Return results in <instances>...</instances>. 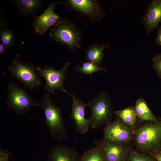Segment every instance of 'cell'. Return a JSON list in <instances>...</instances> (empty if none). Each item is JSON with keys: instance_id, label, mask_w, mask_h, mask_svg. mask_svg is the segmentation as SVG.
Here are the masks:
<instances>
[{"instance_id": "6da1fadb", "label": "cell", "mask_w": 161, "mask_h": 161, "mask_svg": "<svg viewBox=\"0 0 161 161\" xmlns=\"http://www.w3.org/2000/svg\"><path fill=\"white\" fill-rule=\"evenodd\" d=\"M50 95L47 94L39 103L38 107L43 110L46 125L51 137L61 140L68 137L66 130L62 117V110L52 101Z\"/></svg>"}, {"instance_id": "7a4b0ae2", "label": "cell", "mask_w": 161, "mask_h": 161, "mask_svg": "<svg viewBox=\"0 0 161 161\" xmlns=\"http://www.w3.org/2000/svg\"><path fill=\"white\" fill-rule=\"evenodd\" d=\"M87 104L91 112L88 119L91 128L100 129L104 125L111 123L113 107L107 93L100 92Z\"/></svg>"}, {"instance_id": "3957f363", "label": "cell", "mask_w": 161, "mask_h": 161, "mask_svg": "<svg viewBox=\"0 0 161 161\" xmlns=\"http://www.w3.org/2000/svg\"><path fill=\"white\" fill-rule=\"evenodd\" d=\"M82 32L72 21L63 18L59 23L49 29V36L61 44L66 45L71 50L81 48Z\"/></svg>"}, {"instance_id": "277c9868", "label": "cell", "mask_w": 161, "mask_h": 161, "mask_svg": "<svg viewBox=\"0 0 161 161\" xmlns=\"http://www.w3.org/2000/svg\"><path fill=\"white\" fill-rule=\"evenodd\" d=\"M17 83L11 82L7 85V106L17 114L23 115L34 106H38L39 102L33 99L25 90Z\"/></svg>"}, {"instance_id": "5b68a950", "label": "cell", "mask_w": 161, "mask_h": 161, "mask_svg": "<svg viewBox=\"0 0 161 161\" xmlns=\"http://www.w3.org/2000/svg\"><path fill=\"white\" fill-rule=\"evenodd\" d=\"M7 70L13 78L19 80L25 89H34L42 85L41 78L36 66L18 59L14 60L8 66Z\"/></svg>"}, {"instance_id": "8992f818", "label": "cell", "mask_w": 161, "mask_h": 161, "mask_svg": "<svg viewBox=\"0 0 161 161\" xmlns=\"http://www.w3.org/2000/svg\"><path fill=\"white\" fill-rule=\"evenodd\" d=\"M71 64L70 62H67L61 69L58 70L48 65H45L43 67L36 66L39 75L45 80L44 89L47 94L54 95L57 91L64 92L65 90V82L67 78V73Z\"/></svg>"}, {"instance_id": "52a82bcc", "label": "cell", "mask_w": 161, "mask_h": 161, "mask_svg": "<svg viewBox=\"0 0 161 161\" xmlns=\"http://www.w3.org/2000/svg\"><path fill=\"white\" fill-rule=\"evenodd\" d=\"M135 137L140 149L145 151L154 150L161 143V122L140 126L135 131Z\"/></svg>"}, {"instance_id": "ba28073f", "label": "cell", "mask_w": 161, "mask_h": 161, "mask_svg": "<svg viewBox=\"0 0 161 161\" xmlns=\"http://www.w3.org/2000/svg\"><path fill=\"white\" fill-rule=\"evenodd\" d=\"M62 1L68 9L80 12L92 21L99 22L105 16V13L97 0H68Z\"/></svg>"}, {"instance_id": "9c48e42d", "label": "cell", "mask_w": 161, "mask_h": 161, "mask_svg": "<svg viewBox=\"0 0 161 161\" xmlns=\"http://www.w3.org/2000/svg\"><path fill=\"white\" fill-rule=\"evenodd\" d=\"M62 3V1L58 2L53 1L48 4L47 8L41 15H35L33 16L32 27L37 34L44 35L48 29L55 26L63 20V18L54 11V7L56 5Z\"/></svg>"}, {"instance_id": "30bf717a", "label": "cell", "mask_w": 161, "mask_h": 161, "mask_svg": "<svg viewBox=\"0 0 161 161\" xmlns=\"http://www.w3.org/2000/svg\"><path fill=\"white\" fill-rule=\"evenodd\" d=\"M132 136L130 127L118 118L107 125L103 130V140L122 144L130 142Z\"/></svg>"}, {"instance_id": "8fae6325", "label": "cell", "mask_w": 161, "mask_h": 161, "mask_svg": "<svg viewBox=\"0 0 161 161\" xmlns=\"http://www.w3.org/2000/svg\"><path fill=\"white\" fill-rule=\"evenodd\" d=\"M64 92L69 95L72 99L69 118L74 121L75 129L78 132L82 134L86 133L89 131L90 127L89 119L85 117L84 111L87 106V103H85L72 93L66 89Z\"/></svg>"}, {"instance_id": "7c38bea8", "label": "cell", "mask_w": 161, "mask_h": 161, "mask_svg": "<svg viewBox=\"0 0 161 161\" xmlns=\"http://www.w3.org/2000/svg\"><path fill=\"white\" fill-rule=\"evenodd\" d=\"M95 146L103 151L107 161H125L127 155V150L122 143L107 142L96 139L94 141Z\"/></svg>"}, {"instance_id": "4fadbf2b", "label": "cell", "mask_w": 161, "mask_h": 161, "mask_svg": "<svg viewBox=\"0 0 161 161\" xmlns=\"http://www.w3.org/2000/svg\"><path fill=\"white\" fill-rule=\"evenodd\" d=\"M141 21L147 33L158 27L161 23V0L151 1Z\"/></svg>"}, {"instance_id": "5bb4252c", "label": "cell", "mask_w": 161, "mask_h": 161, "mask_svg": "<svg viewBox=\"0 0 161 161\" xmlns=\"http://www.w3.org/2000/svg\"><path fill=\"white\" fill-rule=\"evenodd\" d=\"M80 157L75 148L58 144L50 149L47 161H79Z\"/></svg>"}, {"instance_id": "9a60e30c", "label": "cell", "mask_w": 161, "mask_h": 161, "mask_svg": "<svg viewBox=\"0 0 161 161\" xmlns=\"http://www.w3.org/2000/svg\"><path fill=\"white\" fill-rule=\"evenodd\" d=\"M13 4L23 17L34 16L43 5L41 0H15Z\"/></svg>"}, {"instance_id": "2e32d148", "label": "cell", "mask_w": 161, "mask_h": 161, "mask_svg": "<svg viewBox=\"0 0 161 161\" xmlns=\"http://www.w3.org/2000/svg\"><path fill=\"white\" fill-rule=\"evenodd\" d=\"M109 47L110 45L107 44H102L100 46L94 44L90 46L87 50L85 51V59L88 62L100 66L103 58L106 57L103 53L104 50Z\"/></svg>"}, {"instance_id": "e0dca14e", "label": "cell", "mask_w": 161, "mask_h": 161, "mask_svg": "<svg viewBox=\"0 0 161 161\" xmlns=\"http://www.w3.org/2000/svg\"><path fill=\"white\" fill-rule=\"evenodd\" d=\"M134 107L137 116L140 120L157 122L156 118L150 111L143 98L138 99Z\"/></svg>"}, {"instance_id": "ac0fdd59", "label": "cell", "mask_w": 161, "mask_h": 161, "mask_svg": "<svg viewBox=\"0 0 161 161\" xmlns=\"http://www.w3.org/2000/svg\"><path fill=\"white\" fill-rule=\"evenodd\" d=\"M115 114L129 127L134 128L136 122L137 116L134 107L131 106L116 111Z\"/></svg>"}, {"instance_id": "d6986e66", "label": "cell", "mask_w": 161, "mask_h": 161, "mask_svg": "<svg viewBox=\"0 0 161 161\" xmlns=\"http://www.w3.org/2000/svg\"><path fill=\"white\" fill-rule=\"evenodd\" d=\"M79 161H107L103 150L95 146L84 152Z\"/></svg>"}, {"instance_id": "ffe728a7", "label": "cell", "mask_w": 161, "mask_h": 161, "mask_svg": "<svg viewBox=\"0 0 161 161\" xmlns=\"http://www.w3.org/2000/svg\"><path fill=\"white\" fill-rule=\"evenodd\" d=\"M75 69L78 72L91 76L94 73L99 72H107L105 68L88 61L83 63L82 66H77Z\"/></svg>"}, {"instance_id": "44dd1931", "label": "cell", "mask_w": 161, "mask_h": 161, "mask_svg": "<svg viewBox=\"0 0 161 161\" xmlns=\"http://www.w3.org/2000/svg\"><path fill=\"white\" fill-rule=\"evenodd\" d=\"M0 40L7 48L14 44L15 39L13 32L9 28H4L0 30Z\"/></svg>"}, {"instance_id": "7402d4cb", "label": "cell", "mask_w": 161, "mask_h": 161, "mask_svg": "<svg viewBox=\"0 0 161 161\" xmlns=\"http://www.w3.org/2000/svg\"><path fill=\"white\" fill-rule=\"evenodd\" d=\"M130 161H156L151 157L131 151L129 154Z\"/></svg>"}, {"instance_id": "603a6c76", "label": "cell", "mask_w": 161, "mask_h": 161, "mask_svg": "<svg viewBox=\"0 0 161 161\" xmlns=\"http://www.w3.org/2000/svg\"><path fill=\"white\" fill-rule=\"evenodd\" d=\"M152 60L153 67L158 77L161 78V53L155 55Z\"/></svg>"}, {"instance_id": "cb8c5ba5", "label": "cell", "mask_w": 161, "mask_h": 161, "mask_svg": "<svg viewBox=\"0 0 161 161\" xmlns=\"http://www.w3.org/2000/svg\"><path fill=\"white\" fill-rule=\"evenodd\" d=\"M12 155V153L9 151L0 148V161H9Z\"/></svg>"}, {"instance_id": "d4e9b609", "label": "cell", "mask_w": 161, "mask_h": 161, "mask_svg": "<svg viewBox=\"0 0 161 161\" xmlns=\"http://www.w3.org/2000/svg\"><path fill=\"white\" fill-rule=\"evenodd\" d=\"M153 155L157 161H161V146L154 150Z\"/></svg>"}, {"instance_id": "484cf974", "label": "cell", "mask_w": 161, "mask_h": 161, "mask_svg": "<svg viewBox=\"0 0 161 161\" xmlns=\"http://www.w3.org/2000/svg\"><path fill=\"white\" fill-rule=\"evenodd\" d=\"M155 41L158 45L161 46V24L158 27V31Z\"/></svg>"}, {"instance_id": "4316f807", "label": "cell", "mask_w": 161, "mask_h": 161, "mask_svg": "<svg viewBox=\"0 0 161 161\" xmlns=\"http://www.w3.org/2000/svg\"><path fill=\"white\" fill-rule=\"evenodd\" d=\"M8 48L3 44H0V54H2L6 53Z\"/></svg>"}]
</instances>
